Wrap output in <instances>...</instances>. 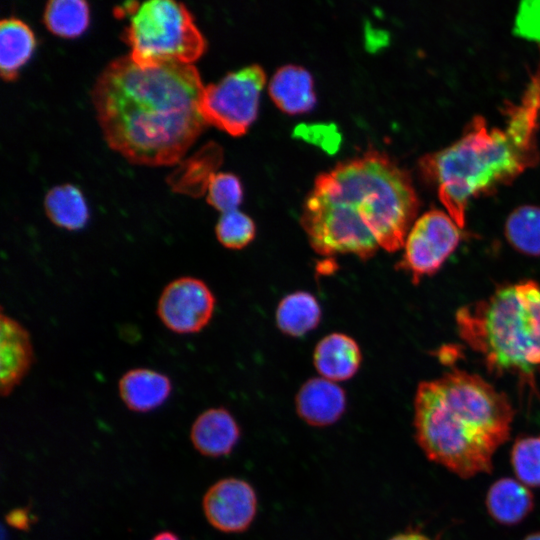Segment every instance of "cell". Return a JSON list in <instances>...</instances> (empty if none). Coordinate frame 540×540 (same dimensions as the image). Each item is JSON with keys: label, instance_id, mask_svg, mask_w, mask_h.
<instances>
[{"label": "cell", "instance_id": "52a82bcc", "mask_svg": "<svg viewBox=\"0 0 540 540\" xmlns=\"http://www.w3.org/2000/svg\"><path fill=\"white\" fill-rule=\"evenodd\" d=\"M266 74L258 64L246 66L204 87L201 112L207 124L239 136L256 119Z\"/></svg>", "mask_w": 540, "mask_h": 540}, {"label": "cell", "instance_id": "f546056e", "mask_svg": "<svg viewBox=\"0 0 540 540\" xmlns=\"http://www.w3.org/2000/svg\"><path fill=\"white\" fill-rule=\"evenodd\" d=\"M152 540H180L177 535L172 532L165 531L157 534Z\"/></svg>", "mask_w": 540, "mask_h": 540}, {"label": "cell", "instance_id": "484cf974", "mask_svg": "<svg viewBox=\"0 0 540 540\" xmlns=\"http://www.w3.org/2000/svg\"><path fill=\"white\" fill-rule=\"evenodd\" d=\"M293 136L319 146L325 152L335 153L341 144V134L334 124H300Z\"/></svg>", "mask_w": 540, "mask_h": 540}, {"label": "cell", "instance_id": "4dcf8cb0", "mask_svg": "<svg viewBox=\"0 0 540 540\" xmlns=\"http://www.w3.org/2000/svg\"><path fill=\"white\" fill-rule=\"evenodd\" d=\"M524 540H540V532L530 534Z\"/></svg>", "mask_w": 540, "mask_h": 540}, {"label": "cell", "instance_id": "4fadbf2b", "mask_svg": "<svg viewBox=\"0 0 540 540\" xmlns=\"http://www.w3.org/2000/svg\"><path fill=\"white\" fill-rule=\"evenodd\" d=\"M194 447L205 456L228 455L240 437V428L225 408H211L202 412L191 428Z\"/></svg>", "mask_w": 540, "mask_h": 540}, {"label": "cell", "instance_id": "ba28073f", "mask_svg": "<svg viewBox=\"0 0 540 540\" xmlns=\"http://www.w3.org/2000/svg\"><path fill=\"white\" fill-rule=\"evenodd\" d=\"M460 227L448 213L429 210L420 216L408 232L399 269L411 276L414 284L436 273L457 248Z\"/></svg>", "mask_w": 540, "mask_h": 540}, {"label": "cell", "instance_id": "d6986e66", "mask_svg": "<svg viewBox=\"0 0 540 540\" xmlns=\"http://www.w3.org/2000/svg\"><path fill=\"white\" fill-rule=\"evenodd\" d=\"M322 318L315 296L307 291H295L283 297L275 313L278 329L291 337H302L314 330Z\"/></svg>", "mask_w": 540, "mask_h": 540}, {"label": "cell", "instance_id": "5bb4252c", "mask_svg": "<svg viewBox=\"0 0 540 540\" xmlns=\"http://www.w3.org/2000/svg\"><path fill=\"white\" fill-rule=\"evenodd\" d=\"M362 352L358 343L344 333H331L316 345L313 363L317 372L330 381H345L359 370Z\"/></svg>", "mask_w": 540, "mask_h": 540}, {"label": "cell", "instance_id": "30bf717a", "mask_svg": "<svg viewBox=\"0 0 540 540\" xmlns=\"http://www.w3.org/2000/svg\"><path fill=\"white\" fill-rule=\"evenodd\" d=\"M203 510L208 522L227 533L245 531L257 510V497L244 480L226 478L212 485L203 498Z\"/></svg>", "mask_w": 540, "mask_h": 540}, {"label": "cell", "instance_id": "e0dca14e", "mask_svg": "<svg viewBox=\"0 0 540 540\" xmlns=\"http://www.w3.org/2000/svg\"><path fill=\"white\" fill-rule=\"evenodd\" d=\"M486 507L495 521L506 525L516 524L532 510V493L518 480L501 478L490 486Z\"/></svg>", "mask_w": 540, "mask_h": 540}, {"label": "cell", "instance_id": "277c9868", "mask_svg": "<svg viewBox=\"0 0 540 540\" xmlns=\"http://www.w3.org/2000/svg\"><path fill=\"white\" fill-rule=\"evenodd\" d=\"M513 408L506 395L478 375L455 370L421 382L414 427L427 458L462 478L492 470L509 438Z\"/></svg>", "mask_w": 540, "mask_h": 540}, {"label": "cell", "instance_id": "603a6c76", "mask_svg": "<svg viewBox=\"0 0 540 540\" xmlns=\"http://www.w3.org/2000/svg\"><path fill=\"white\" fill-rule=\"evenodd\" d=\"M514 473L527 487L540 486V436L519 438L511 451Z\"/></svg>", "mask_w": 540, "mask_h": 540}, {"label": "cell", "instance_id": "d4e9b609", "mask_svg": "<svg viewBox=\"0 0 540 540\" xmlns=\"http://www.w3.org/2000/svg\"><path fill=\"white\" fill-rule=\"evenodd\" d=\"M207 192V202L221 213L237 210L243 199L240 179L228 172L214 173Z\"/></svg>", "mask_w": 540, "mask_h": 540}, {"label": "cell", "instance_id": "7402d4cb", "mask_svg": "<svg viewBox=\"0 0 540 540\" xmlns=\"http://www.w3.org/2000/svg\"><path fill=\"white\" fill-rule=\"evenodd\" d=\"M505 236L521 253L540 256V208L525 205L513 210L505 222Z\"/></svg>", "mask_w": 540, "mask_h": 540}, {"label": "cell", "instance_id": "f1b7e54d", "mask_svg": "<svg viewBox=\"0 0 540 540\" xmlns=\"http://www.w3.org/2000/svg\"><path fill=\"white\" fill-rule=\"evenodd\" d=\"M390 540H431V539H429L428 537L420 533L407 532V533L398 534L392 537Z\"/></svg>", "mask_w": 540, "mask_h": 540}, {"label": "cell", "instance_id": "8fae6325", "mask_svg": "<svg viewBox=\"0 0 540 540\" xmlns=\"http://www.w3.org/2000/svg\"><path fill=\"white\" fill-rule=\"evenodd\" d=\"M34 362L28 330L3 311L0 317V392L8 396L21 383Z\"/></svg>", "mask_w": 540, "mask_h": 540}, {"label": "cell", "instance_id": "83f0119b", "mask_svg": "<svg viewBox=\"0 0 540 540\" xmlns=\"http://www.w3.org/2000/svg\"><path fill=\"white\" fill-rule=\"evenodd\" d=\"M7 523L19 530H28L33 522V516L26 508H17L7 513Z\"/></svg>", "mask_w": 540, "mask_h": 540}, {"label": "cell", "instance_id": "6da1fadb", "mask_svg": "<svg viewBox=\"0 0 540 540\" xmlns=\"http://www.w3.org/2000/svg\"><path fill=\"white\" fill-rule=\"evenodd\" d=\"M204 87L192 64L140 66L127 55L99 74L91 99L111 149L134 164L163 166L179 162L207 125Z\"/></svg>", "mask_w": 540, "mask_h": 540}, {"label": "cell", "instance_id": "9a60e30c", "mask_svg": "<svg viewBox=\"0 0 540 540\" xmlns=\"http://www.w3.org/2000/svg\"><path fill=\"white\" fill-rule=\"evenodd\" d=\"M273 102L288 114L305 113L316 105L313 77L304 67L286 64L279 67L269 83Z\"/></svg>", "mask_w": 540, "mask_h": 540}, {"label": "cell", "instance_id": "cb8c5ba5", "mask_svg": "<svg viewBox=\"0 0 540 540\" xmlns=\"http://www.w3.org/2000/svg\"><path fill=\"white\" fill-rule=\"evenodd\" d=\"M215 233L222 246L240 250L254 240L256 226L250 216L239 210H233L222 213L216 224Z\"/></svg>", "mask_w": 540, "mask_h": 540}, {"label": "cell", "instance_id": "5b68a950", "mask_svg": "<svg viewBox=\"0 0 540 540\" xmlns=\"http://www.w3.org/2000/svg\"><path fill=\"white\" fill-rule=\"evenodd\" d=\"M459 336L494 371L531 374L540 368V284L503 286L456 312Z\"/></svg>", "mask_w": 540, "mask_h": 540}, {"label": "cell", "instance_id": "7a4b0ae2", "mask_svg": "<svg viewBox=\"0 0 540 540\" xmlns=\"http://www.w3.org/2000/svg\"><path fill=\"white\" fill-rule=\"evenodd\" d=\"M419 208L412 179L377 150L339 162L317 176L300 218L321 256L372 258L403 248Z\"/></svg>", "mask_w": 540, "mask_h": 540}, {"label": "cell", "instance_id": "3957f363", "mask_svg": "<svg viewBox=\"0 0 540 540\" xmlns=\"http://www.w3.org/2000/svg\"><path fill=\"white\" fill-rule=\"evenodd\" d=\"M503 127L489 128L475 116L450 146L421 160V168L437 186L447 213L463 228L471 197L509 184L539 161L540 63L517 103L504 109Z\"/></svg>", "mask_w": 540, "mask_h": 540}, {"label": "cell", "instance_id": "ac0fdd59", "mask_svg": "<svg viewBox=\"0 0 540 540\" xmlns=\"http://www.w3.org/2000/svg\"><path fill=\"white\" fill-rule=\"evenodd\" d=\"M35 46L34 33L26 23L14 17L0 22V72L5 81L16 79Z\"/></svg>", "mask_w": 540, "mask_h": 540}, {"label": "cell", "instance_id": "8992f818", "mask_svg": "<svg viewBox=\"0 0 540 540\" xmlns=\"http://www.w3.org/2000/svg\"><path fill=\"white\" fill-rule=\"evenodd\" d=\"M120 11L129 15L123 39L131 48L130 57L140 66L192 64L206 49L193 16L180 2H129Z\"/></svg>", "mask_w": 540, "mask_h": 540}, {"label": "cell", "instance_id": "9c48e42d", "mask_svg": "<svg viewBox=\"0 0 540 540\" xmlns=\"http://www.w3.org/2000/svg\"><path fill=\"white\" fill-rule=\"evenodd\" d=\"M216 300L201 279L185 276L171 281L157 303V315L166 328L178 334L200 332L210 322Z\"/></svg>", "mask_w": 540, "mask_h": 540}, {"label": "cell", "instance_id": "2e32d148", "mask_svg": "<svg viewBox=\"0 0 540 540\" xmlns=\"http://www.w3.org/2000/svg\"><path fill=\"white\" fill-rule=\"evenodd\" d=\"M124 404L135 412H149L160 407L170 396L172 383L165 374L148 368H134L118 383Z\"/></svg>", "mask_w": 540, "mask_h": 540}, {"label": "cell", "instance_id": "44dd1931", "mask_svg": "<svg viewBox=\"0 0 540 540\" xmlns=\"http://www.w3.org/2000/svg\"><path fill=\"white\" fill-rule=\"evenodd\" d=\"M43 21L47 29L59 37H78L88 28L89 5L82 0L49 1L44 10Z\"/></svg>", "mask_w": 540, "mask_h": 540}, {"label": "cell", "instance_id": "ffe728a7", "mask_svg": "<svg viewBox=\"0 0 540 540\" xmlns=\"http://www.w3.org/2000/svg\"><path fill=\"white\" fill-rule=\"evenodd\" d=\"M44 209L53 224L69 231L82 229L89 219L82 192L71 184L51 188L45 195Z\"/></svg>", "mask_w": 540, "mask_h": 540}, {"label": "cell", "instance_id": "7c38bea8", "mask_svg": "<svg viewBox=\"0 0 540 540\" xmlns=\"http://www.w3.org/2000/svg\"><path fill=\"white\" fill-rule=\"evenodd\" d=\"M346 393L342 387L325 378H310L298 390L296 411L307 424L316 427L337 422L346 410Z\"/></svg>", "mask_w": 540, "mask_h": 540}, {"label": "cell", "instance_id": "4316f807", "mask_svg": "<svg viewBox=\"0 0 540 540\" xmlns=\"http://www.w3.org/2000/svg\"><path fill=\"white\" fill-rule=\"evenodd\" d=\"M514 32L522 38L540 43V0L520 3Z\"/></svg>", "mask_w": 540, "mask_h": 540}]
</instances>
